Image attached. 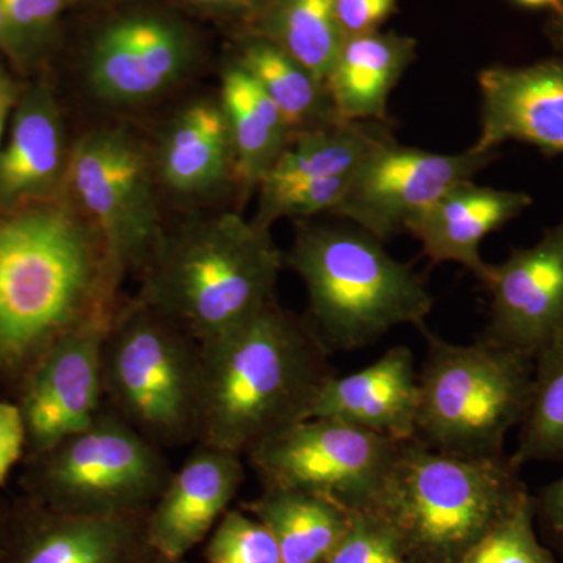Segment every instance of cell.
Masks as SVG:
<instances>
[{"label":"cell","mask_w":563,"mask_h":563,"mask_svg":"<svg viewBox=\"0 0 563 563\" xmlns=\"http://www.w3.org/2000/svg\"><path fill=\"white\" fill-rule=\"evenodd\" d=\"M520 5L528 7V9H548L558 11L561 9L562 0H515Z\"/></svg>","instance_id":"39"},{"label":"cell","mask_w":563,"mask_h":563,"mask_svg":"<svg viewBox=\"0 0 563 563\" xmlns=\"http://www.w3.org/2000/svg\"><path fill=\"white\" fill-rule=\"evenodd\" d=\"M415 41L366 33L344 40L325 80L336 114L344 121L388 122V101L412 65Z\"/></svg>","instance_id":"22"},{"label":"cell","mask_w":563,"mask_h":563,"mask_svg":"<svg viewBox=\"0 0 563 563\" xmlns=\"http://www.w3.org/2000/svg\"><path fill=\"white\" fill-rule=\"evenodd\" d=\"M398 0H336L335 11L344 38L377 32Z\"/></svg>","instance_id":"34"},{"label":"cell","mask_w":563,"mask_h":563,"mask_svg":"<svg viewBox=\"0 0 563 563\" xmlns=\"http://www.w3.org/2000/svg\"><path fill=\"white\" fill-rule=\"evenodd\" d=\"M532 203L528 192L466 180L444 192L407 232L420 242L429 261L455 263L481 279L487 265L481 255L484 240L521 217Z\"/></svg>","instance_id":"19"},{"label":"cell","mask_w":563,"mask_h":563,"mask_svg":"<svg viewBox=\"0 0 563 563\" xmlns=\"http://www.w3.org/2000/svg\"><path fill=\"white\" fill-rule=\"evenodd\" d=\"M242 457L198 443L147 510L146 537L154 553L185 559L210 536L242 487Z\"/></svg>","instance_id":"17"},{"label":"cell","mask_w":563,"mask_h":563,"mask_svg":"<svg viewBox=\"0 0 563 563\" xmlns=\"http://www.w3.org/2000/svg\"><path fill=\"white\" fill-rule=\"evenodd\" d=\"M242 509L273 533L284 563H325L354 515L331 498L291 488H263Z\"/></svg>","instance_id":"23"},{"label":"cell","mask_w":563,"mask_h":563,"mask_svg":"<svg viewBox=\"0 0 563 563\" xmlns=\"http://www.w3.org/2000/svg\"><path fill=\"white\" fill-rule=\"evenodd\" d=\"M21 95L18 90L16 81L11 79L7 69L0 65V140H2L3 131H5L7 121L11 111H14Z\"/></svg>","instance_id":"37"},{"label":"cell","mask_w":563,"mask_h":563,"mask_svg":"<svg viewBox=\"0 0 563 563\" xmlns=\"http://www.w3.org/2000/svg\"><path fill=\"white\" fill-rule=\"evenodd\" d=\"M420 372L409 346L398 344L377 361L346 376L329 377L309 418L346 422L396 442L417 439Z\"/></svg>","instance_id":"18"},{"label":"cell","mask_w":563,"mask_h":563,"mask_svg":"<svg viewBox=\"0 0 563 563\" xmlns=\"http://www.w3.org/2000/svg\"><path fill=\"white\" fill-rule=\"evenodd\" d=\"M195 60V41L180 22L162 14H128L96 33L85 77L101 101L135 106L184 80Z\"/></svg>","instance_id":"13"},{"label":"cell","mask_w":563,"mask_h":563,"mask_svg":"<svg viewBox=\"0 0 563 563\" xmlns=\"http://www.w3.org/2000/svg\"><path fill=\"white\" fill-rule=\"evenodd\" d=\"M121 280L74 201L0 217V368L27 379L65 333L117 306Z\"/></svg>","instance_id":"1"},{"label":"cell","mask_w":563,"mask_h":563,"mask_svg":"<svg viewBox=\"0 0 563 563\" xmlns=\"http://www.w3.org/2000/svg\"><path fill=\"white\" fill-rule=\"evenodd\" d=\"M401 443L346 422L309 418L246 457L263 488L317 493L363 512L379 498Z\"/></svg>","instance_id":"10"},{"label":"cell","mask_w":563,"mask_h":563,"mask_svg":"<svg viewBox=\"0 0 563 563\" xmlns=\"http://www.w3.org/2000/svg\"><path fill=\"white\" fill-rule=\"evenodd\" d=\"M357 225L302 222L285 263L307 291L306 321L329 351H355L399 325L422 328L433 298L412 266Z\"/></svg>","instance_id":"4"},{"label":"cell","mask_w":563,"mask_h":563,"mask_svg":"<svg viewBox=\"0 0 563 563\" xmlns=\"http://www.w3.org/2000/svg\"><path fill=\"white\" fill-rule=\"evenodd\" d=\"M221 106L231 132L235 177L250 195L272 172L291 131L276 103L239 63L222 76Z\"/></svg>","instance_id":"24"},{"label":"cell","mask_w":563,"mask_h":563,"mask_svg":"<svg viewBox=\"0 0 563 563\" xmlns=\"http://www.w3.org/2000/svg\"><path fill=\"white\" fill-rule=\"evenodd\" d=\"M518 468L506 454L466 457L409 440L372 510L391 526L410 563H455L528 492Z\"/></svg>","instance_id":"5"},{"label":"cell","mask_w":563,"mask_h":563,"mask_svg":"<svg viewBox=\"0 0 563 563\" xmlns=\"http://www.w3.org/2000/svg\"><path fill=\"white\" fill-rule=\"evenodd\" d=\"M199 343L135 299L118 307L103 344L106 401L158 448L196 442Z\"/></svg>","instance_id":"7"},{"label":"cell","mask_w":563,"mask_h":563,"mask_svg":"<svg viewBox=\"0 0 563 563\" xmlns=\"http://www.w3.org/2000/svg\"><path fill=\"white\" fill-rule=\"evenodd\" d=\"M551 33H553L555 43L562 47L563 51V0L561 9L554 11L553 13V22H551Z\"/></svg>","instance_id":"40"},{"label":"cell","mask_w":563,"mask_h":563,"mask_svg":"<svg viewBox=\"0 0 563 563\" xmlns=\"http://www.w3.org/2000/svg\"><path fill=\"white\" fill-rule=\"evenodd\" d=\"M417 439L432 450L466 457L504 455L531 398L533 358L481 336L451 343L422 325Z\"/></svg>","instance_id":"6"},{"label":"cell","mask_w":563,"mask_h":563,"mask_svg":"<svg viewBox=\"0 0 563 563\" xmlns=\"http://www.w3.org/2000/svg\"><path fill=\"white\" fill-rule=\"evenodd\" d=\"M518 431V466L563 461V332L533 357L531 398Z\"/></svg>","instance_id":"28"},{"label":"cell","mask_w":563,"mask_h":563,"mask_svg":"<svg viewBox=\"0 0 563 563\" xmlns=\"http://www.w3.org/2000/svg\"><path fill=\"white\" fill-rule=\"evenodd\" d=\"M533 507L537 523L542 526L548 540L563 558V474L533 496Z\"/></svg>","instance_id":"36"},{"label":"cell","mask_w":563,"mask_h":563,"mask_svg":"<svg viewBox=\"0 0 563 563\" xmlns=\"http://www.w3.org/2000/svg\"><path fill=\"white\" fill-rule=\"evenodd\" d=\"M336 0H272L263 38L287 52L325 85L344 43Z\"/></svg>","instance_id":"27"},{"label":"cell","mask_w":563,"mask_h":563,"mask_svg":"<svg viewBox=\"0 0 563 563\" xmlns=\"http://www.w3.org/2000/svg\"><path fill=\"white\" fill-rule=\"evenodd\" d=\"M0 49L9 52V27H7L5 10L0 0Z\"/></svg>","instance_id":"41"},{"label":"cell","mask_w":563,"mask_h":563,"mask_svg":"<svg viewBox=\"0 0 563 563\" xmlns=\"http://www.w3.org/2000/svg\"><path fill=\"white\" fill-rule=\"evenodd\" d=\"M146 514L79 515L35 503L10 517L0 563H147Z\"/></svg>","instance_id":"15"},{"label":"cell","mask_w":563,"mask_h":563,"mask_svg":"<svg viewBox=\"0 0 563 563\" xmlns=\"http://www.w3.org/2000/svg\"><path fill=\"white\" fill-rule=\"evenodd\" d=\"M9 27L10 57H36L49 46L66 0H2Z\"/></svg>","instance_id":"33"},{"label":"cell","mask_w":563,"mask_h":563,"mask_svg":"<svg viewBox=\"0 0 563 563\" xmlns=\"http://www.w3.org/2000/svg\"><path fill=\"white\" fill-rule=\"evenodd\" d=\"M479 280L490 296L483 336L536 357L563 332V217L531 246L487 263Z\"/></svg>","instance_id":"14"},{"label":"cell","mask_w":563,"mask_h":563,"mask_svg":"<svg viewBox=\"0 0 563 563\" xmlns=\"http://www.w3.org/2000/svg\"><path fill=\"white\" fill-rule=\"evenodd\" d=\"M206 563H284L273 533L246 510H228L211 531Z\"/></svg>","instance_id":"31"},{"label":"cell","mask_w":563,"mask_h":563,"mask_svg":"<svg viewBox=\"0 0 563 563\" xmlns=\"http://www.w3.org/2000/svg\"><path fill=\"white\" fill-rule=\"evenodd\" d=\"M38 457L35 503L68 514H146L173 474L162 448L109 406L90 428Z\"/></svg>","instance_id":"8"},{"label":"cell","mask_w":563,"mask_h":563,"mask_svg":"<svg viewBox=\"0 0 563 563\" xmlns=\"http://www.w3.org/2000/svg\"><path fill=\"white\" fill-rule=\"evenodd\" d=\"M157 173L168 190L181 196L206 195L235 174L221 101L192 102L169 122L158 147Z\"/></svg>","instance_id":"21"},{"label":"cell","mask_w":563,"mask_h":563,"mask_svg":"<svg viewBox=\"0 0 563 563\" xmlns=\"http://www.w3.org/2000/svg\"><path fill=\"white\" fill-rule=\"evenodd\" d=\"M9 515L3 514V510L0 509V543H2L3 536H5L7 525H9Z\"/></svg>","instance_id":"43"},{"label":"cell","mask_w":563,"mask_h":563,"mask_svg":"<svg viewBox=\"0 0 563 563\" xmlns=\"http://www.w3.org/2000/svg\"><path fill=\"white\" fill-rule=\"evenodd\" d=\"M147 563H187V562H185V559H172V558H166V555L155 553L154 555H152V558L150 559V562H147Z\"/></svg>","instance_id":"42"},{"label":"cell","mask_w":563,"mask_h":563,"mask_svg":"<svg viewBox=\"0 0 563 563\" xmlns=\"http://www.w3.org/2000/svg\"><path fill=\"white\" fill-rule=\"evenodd\" d=\"M533 496L525 492L512 509L455 563H559L537 532Z\"/></svg>","instance_id":"29"},{"label":"cell","mask_w":563,"mask_h":563,"mask_svg":"<svg viewBox=\"0 0 563 563\" xmlns=\"http://www.w3.org/2000/svg\"><path fill=\"white\" fill-rule=\"evenodd\" d=\"M352 176L335 179L299 181L280 187H261L255 224L269 229L280 218H310L335 213L350 190Z\"/></svg>","instance_id":"30"},{"label":"cell","mask_w":563,"mask_h":563,"mask_svg":"<svg viewBox=\"0 0 563 563\" xmlns=\"http://www.w3.org/2000/svg\"><path fill=\"white\" fill-rule=\"evenodd\" d=\"M25 443L27 437L20 406L0 401V485L20 461Z\"/></svg>","instance_id":"35"},{"label":"cell","mask_w":563,"mask_h":563,"mask_svg":"<svg viewBox=\"0 0 563 563\" xmlns=\"http://www.w3.org/2000/svg\"><path fill=\"white\" fill-rule=\"evenodd\" d=\"M199 351L196 443L240 455L309 420L314 396L333 376L329 350L309 322L276 299Z\"/></svg>","instance_id":"2"},{"label":"cell","mask_w":563,"mask_h":563,"mask_svg":"<svg viewBox=\"0 0 563 563\" xmlns=\"http://www.w3.org/2000/svg\"><path fill=\"white\" fill-rule=\"evenodd\" d=\"M385 125L340 120L295 133L261 187L354 176L365 158L391 136Z\"/></svg>","instance_id":"25"},{"label":"cell","mask_w":563,"mask_h":563,"mask_svg":"<svg viewBox=\"0 0 563 563\" xmlns=\"http://www.w3.org/2000/svg\"><path fill=\"white\" fill-rule=\"evenodd\" d=\"M496 155L498 152L474 146L455 154H437L404 146L388 136L358 166L333 214L387 242L409 231L444 192L476 179Z\"/></svg>","instance_id":"11"},{"label":"cell","mask_w":563,"mask_h":563,"mask_svg":"<svg viewBox=\"0 0 563 563\" xmlns=\"http://www.w3.org/2000/svg\"><path fill=\"white\" fill-rule=\"evenodd\" d=\"M188 5L207 11H242L255 9L272 0H184Z\"/></svg>","instance_id":"38"},{"label":"cell","mask_w":563,"mask_h":563,"mask_svg":"<svg viewBox=\"0 0 563 563\" xmlns=\"http://www.w3.org/2000/svg\"><path fill=\"white\" fill-rule=\"evenodd\" d=\"M483 114L479 151L518 141L563 155V55L531 65L488 66L477 76Z\"/></svg>","instance_id":"16"},{"label":"cell","mask_w":563,"mask_h":563,"mask_svg":"<svg viewBox=\"0 0 563 563\" xmlns=\"http://www.w3.org/2000/svg\"><path fill=\"white\" fill-rule=\"evenodd\" d=\"M117 310H102L65 333L29 373L20 409L36 454L90 428L106 407L103 344Z\"/></svg>","instance_id":"12"},{"label":"cell","mask_w":563,"mask_h":563,"mask_svg":"<svg viewBox=\"0 0 563 563\" xmlns=\"http://www.w3.org/2000/svg\"><path fill=\"white\" fill-rule=\"evenodd\" d=\"M236 63L276 103L291 135L342 120L328 87L273 41H247Z\"/></svg>","instance_id":"26"},{"label":"cell","mask_w":563,"mask_h":563,"mask_svg":"<svg viewBox=\"0 0 563 563\" xmlns=\"http://www.w3.org/2000/svg\"><path fill=\"white\" fill-rule=\"evenodd\" d=\"M325 563H410L398 536L373 510L352 515L346 536Z\"/></svg>","instance_id":"32"},{"label":"cell","mask_w":563,"mask_h":563,"mask_svg":"<svg viewBox=\"0 0 563 563\" xmlns=\"http://www.w3.org/2000/svg\"><path fill=\"white\" fill-rule=\"evenodd\" d=\"M65 181L122 279L141 274L165 231L150 161L139 141L121 128L85 133L69 152Z\"/></svg>","instance_id":"9"},{"label":"cell","mask_w":563,"mask_h":563,"mask_svg":"<svg viewBox=\"0 0 563 563\" xmlns=\"http://www.w3.org/2000/svg\"><path fill=\"white\" fill-rule=\"evenodd\" d=\"M284 263L269 229L222 213L163 233L136 299L201 344L274 301Z\"/></svg>","instance_id":"3"},{"label":"cell","mask_w":563,"mask_h":563,"mask_svg":"<svg viewBox=\"0 0 563 563\" xmlns=\"http://www.w3.org/2000/svg\"><path fill=\"white\" fill-rule=\"evenodd\" d=\"M69 152L54 96L43 85L14 107L10 140L0 151V209L49 195L66 177Z\"/></svg>","instance_id":"20"}]
</instances>
